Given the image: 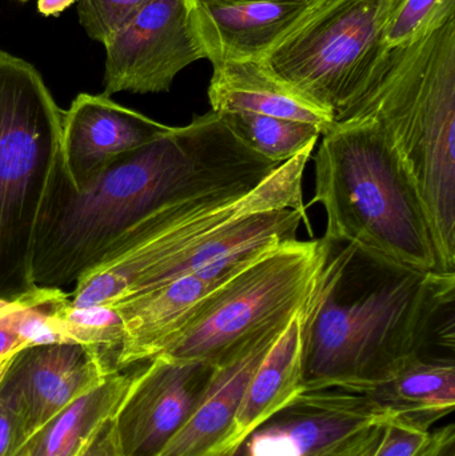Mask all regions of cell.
Masks as SVG:
<instances>
[{
  "label": "cell",
  "instance_id": "6da1fadb",
  "mask_svg": "<svg viewBox=\"0 0 455 456\" xmlns=\"http://www.w3.org/2000/svg\"><path fill=\"white\" fill-rule=\"evenodd\" d=\"M280 166L248 149L213 111L171 127L79 191L61 160L37 224L34 283L59 289L77 283L118 236L154 211L215 192L251 191Z\"/></svg>",
  "mask_w": 455,
  "mask_h": 456
},
{
  "label": "cell",
  "instance_id": "7a4b0ae2",
  "mask_svg": "<svg viewBox=\"0 0 455 456\" xmlns=\"http://www.w3.org/2000/svg\"><path fill=\"white\" fill-rule=\"evenodd\" d=\"M323 239V238H322ZM325 256L302 308L305 390L365 393L429 355L455 297V273L421 271L360 244L325 240Z\"/></svg>",
  "mask_w": 455,
  "mask_h": 456
},
{
  "label": "cell",
  "instance_id": "3957f363",
  "mask_svg": "<svg viewBox=\"0 0 455 456\" xmlns=\"http://www.w3.org/2000/svg\"><path fill=\"white\" fill-rule=\"evenodd\" d=\"M336 120L378 126L418 192L441 273H455V18L385 48Z\"/></svg>",
  "mask_w": 455,
  "mask_h": 456
},
{
  "label": "cell",
  "instance_id": "277c9868",
  "mask_svg": "<svg viewBox=\"0 0 455 456\" xmlns=\"http://www.w3.org/2000/svg\"><path fill=\"white\" fill-rule=\"evenodd\" d=\"M321 138L309 206H323V239L360 244L416 270L440 271L418 192L378 126L336 120Z\"/></svg>",
  "mask_w": 455,
  "mask_h": 456
},
{
  "label": "cell",
  "instance_id": "5b68a950",
  "mask_svg": "<svg viewBox=\"0 0 455 456\" xmlns=\"http://www.w3.org/2000/svg\"><path fill=\"white\" fill-rule=\"evenodd\" d=\"M63 110L40 72L0 48V300L37 289L32 276L43 203L61 163Z\"/></svg>",
  "mask_w": 455,
  "mask_h": 456
},
{
  "label": "cell",
  "instance_id": "8992f818",
  "mask_svg": "<svg viewBox=\"0 0 455 456\" xmlns=\"http://www.w3.org/2000/svg\"><path fill=\"white\" fill-rule=\"evenodd\" d=\"M314 147L282 163L256 189L230 190L165 206L118 236L101 262L77 279L74 307L112 305L133 297L208 231L238 216L270 208L306 211L305 168Z\"/></svg>",
  "mask_w": 455,
  "mask_h": 456
},
{
  "label": "cell",
  "instance_id": "52a82bcc",
  "mask_svg": "<svg viewBox=\"0 0 455 456\" xmlns=\"http://www.w3.org/2000/svg\"><path fill=\"white\" fill-rule=\"evenodd\" d=\"M323 256V239H296L270 249L214 289L159 355L221 363L256 332L305 305Z\"/></svg>",
  "mask_w": 455,
  "mask_h": 456
},
{
  "label": "cell",
  "instance_id": "ba28073f",
  "mask_svg": "<svg viewBox=\"0 0 455 456\" xmlns=\"http://www.w3.org/2000/svg\"><path fill=\"white\" fill-rule=\"evenodd\" d=\"M389 26L382 0H334L264 59L336 117L387 48Z\"/></svg>",
  "mask_w": 455,
  "mask_h": 456
},
{
  "label": "cell",
  "instance_id": "9c48e42d",
  "mask_svg": "<svg viewBox=\"0 0 455 456\" xmlns=\"http://www.w3.org/2000/svg\"><path fill=\"white\" fill-rule=\"evenodd\" d=\"M389 418L363 394L305 390L254 430L232 456H370Z\"/></svg>",
  "mask_w": 455,
  "mask_h": 456
},
{
  "label": "cell",
  "instance_id": "30bf717a",
  "mask_svg": "<svg viewBox=\"0 0 455 456\" xmlns=\"http://www.w3.org/2000/svg\"><path fill=\"white\" fill-rule=\"evenodd\" d=\"M103 94L168 93L179 72L203 58L184 0H150L104 43Z\"/></svg>",
  "mask_w": 455,
  "mask_h": 456
},
{
  "label": "cell",
  "instance_id": "8fae6325",
  "mask_svg": "<svg viewBox=\"0 0 455 456\" xmlns=\"http://www.w3.org/2000/svg\"><path fill=\"white\" fill-rule=\"evenodd\" d=\"M114 371L107 356L90 346H24L0 372V403L18 418L27 442L51 418Z\"/></svg>",
  "mask_w": 455,
  "mask_h": 456
},
{
  "label": "cell",
  "instance_id": "7c38bea8",
  "mask_svg": "<svg viewBox=\"0 0 455 456\" xmlns=\"http://www.w3.org/2000/svg\"><path fill=\"white\" fill-rule=\"evenodd\" d=\"M215 374L198 361L155 356L141 364L114 415L126 456H158L191 417Z\"/></svg>",
  "mask_w": 455,
  "mask_h": 456
},
{
  "label": "cell",
  "instance_id": "4fadbf2b",
  "mask_svg": "<svg viewBox=\"0 0 455 456\" xmlns=\"http://www.w3.org/2000/svg\"><path fill=\"white\" fill-rule=\"evenodd\" d=\"M192 37L213 66L269 55L334 0H184Z\"/></svg>",
  "mask_w": 455,
  "mask_h": 456
},
{
  "label": "cell",
  "instance_id": "5bb4252c",
  "mask_svg": "<svg viewBox=\"0 0 455 456\" xmlns=\"http://www.w3.org/2000/svg\"><path fill=\"white\" fill-rule=\"evenodd\" d=\"M170 128L104 94H79L64 111L61 123L64 175L79 191L118 160L157 141Z\"/></svg>",
  "mask_w": 455,
  "mask_h": 456
},
{
  "label": "cell",
  "instance_id": "9a60e30c",
  "mask_svg": "<svg viewBox=\"0 0 455 456\" xmlns=\"http://www.w3.org/2000/svg\"><path fill=\"white\" fill-rule=\"evenodd\" d=\"M294 314L264 327L216 364L202 401L158 456L226 454L248 380Z\"/></svg>",
  "mask_w": 455,
  "mask_h": 456
},
{
  "label": "cell",
  "instance_id": "2e32d148",
  "mask_svg": "<svg viewBox=\"0 0 455 456\" xmlns=\"http://www.w3.org/2000/svg\"><path fill=\"white\" fill-rule=\"evenodd\" d=\"M223 283L197 271L110 305L123 323L115 370L122 371L159 355L195 308Z\"/></svg>",
  "mask_w": 455,
  "mask_h": 456
},
{
  "label": "cell",
  "instance_id": "e0dca14e",
  "mask_svg": "<svg viewBox=\"0 0 455 456\" xmlns=\"http://www.w3.org/2000/svg\"><path fill=\"white\" fill-rule=\"evenodd\" d=\"M211 111L253 112L310 123L328 133L334 115L280 77L264 58L213 66L208 86Z\"/></svg>",
  "mask_w": 455,
  "mask_h": 456
},
{
  "label": "cell",
  "instance_id": "ac0fdd59",
  "mask_svg": "<svg viewBox=\"0 0 455 456\" xmlns=\"http://www.w3.org/2000/svg\"><path fill=\"white\" fill-rule=\"evenodd\" d=\"M302 308L294 314L248 380L224 456L234 455L254 430L304 391Z\"/></svg>",
  "mask_w": 455,
  "mask_h": 456
},
{
  "label": "cell",
  "instance_id": "d6986e66",
  "mask_svg": "<svg viewBox=\"0 0 455 456\" xmlns=\"http://www.w3.org/2000/svg\"><path fill=\"white\" fill-rule=\"evenodd\" d=\"M390 417L430 430L455 407L453 359L424 356L362 393Z\"/></svg>",
  "mask_w": 455,
  "mask_h": 456
},
{
  "label": "cell",
  "instance_id": "ffe728a7",
  "mask_svg": "<svg viewBox=\"0 0 455 456\" xmlns=\"http://www.w3.org/2000/svg\"><path fill=\"white\" fill-rule=\"evenodd\" d=\"M136 371H114L51 418L15 456H77L106 420L117 414Z\"/></svg>",
  "mask_w": 455,
  "mask_h": 456
},
{
  "label": "cell",
  "instance_id": "44dd1931",
  "mask_svg": "<svg viewBox=\"0 0 455 456\" xmlns=\"http://www.w3.org/2000/svg\"><path fill=\"white\" fill-rule=\"evenodd\" d=\"M224 125L243 144L272 162L282 165L317 146L322 131L298 120L266 117L253 112H221Z\"/></svg>",
  "mask_w": 455,
  "mask_h": 456
},
{
  "label": "cell",
  "instance_id": "7402d4cb",
  "mask_svg": "<svg viewBox=\"0 0 455 456\" xmlns=\"http://www.w3.org/2000/svg\"><path fill=\"white\" fill-rule=\"evenodd\" d=\"M58 323L67 343L90 346L104 355L110 351L117 358L122 343L123 323L114 308L109 305L74 307L69 299L58 313Z\"/></svg>",
  "mask_w": 455,
  "mask_h": 456
},
{
  "label": "cell",
  "instance_id": "603a6c76",
  "mask_svg": "<svg viewBox=\"0 0 455 456\" xmlns=\"http://www.w3.org/2000/svg\"><path fill=\"white\" fill-rule=\"evenodd\" d=\"M453 18L455 0H406L385 32V47L409 45Z\"/></svg>",
  "mask_w": 455,
  "mask_h": 456
},
{
  "label": "cell",
  "instance_id": "cb8c5ba5",
  "mask_svg": "<svg viewBox=\"0 0 455 456\" xmlns=\"http://www.w3.org/2000/svg\"><path fill=\"white\" fill-rule=\"evenodd\" d=\"M150 0H79L77 18L85 34L104 45L122 29Z\"/></svg>",
  "mask_w": 455,
  "mask_h": 456
},
{
  "label": "cell",
  "instance_id": "d4e9b609",
  "mask_svg": "<svg viewBox=\"0 0 455 456\" xmlns=\"http://www.w3.org/2000/svg\"><path fill=\"white\" fill-rule=\"evenodd\" d=\"M432 431L400 418L385 422L381 439L370 456H422Z\"/></svg>",
  "mask_w": 455,
  "mask_h": 456
},
{
  "label": "cell",
  "instance_id": "484cf974",
  "mask_svg": "<svg viewBox=\"0 0 455 456\" xmlns=\"http://www.w3.org/2000/svg\"><path fill=\"white\" fill-rule=\"evenodd\" d=\"M10 358L11 355L0 361V372ZM24 444L26 436L18 418L4 404L0 403V456H15Z\"/></svg>",
  "mask_w": 455,
  "mask_h": 456
},
{
  "label": "cell",
  "instance_id": "4316f807",
  "mask_svg": "<svg viewBox=\"0 0 455 456\" xmlns=\"http://www.w3.org/2000/svg\"><path fill=\"white\" fill-rule=\"evenodd\" d=\"M77 456H126L118 436L114 417L98 428Z\"/></svg>",
  "mask_w": 455,
  "mask_h": 456
},
{
  "label": "cell",
  "instance_id": "83f0119b",
  "mask_svg": "<svg viewBox=\"0 0 455 456\" xmlns=\"http://www.w3.org/2000/svg\"><path fill=\"white\" fill-rule=\"evenodd\" d=\"M422 456H455V426L448 425L432 431Z\"/></svg>",
  "mask_w": 455,
  "mask_h": 456
},
{
  "label": "cell",
  "instance_id": "f1b7e54d",
  "mask_svg": "<svg viewBox=\"0 0 455 456\" xmlns=\"http://www.w3.org/2000/svg\"><path fill=\"white\" fill-rule=\"evenodd\" d=\"M24 346H28L20 339L16 332H13L7 324L0 321V361L12 355Z\"/></svg>",
  "mask_w": 455,
  "mask_h": 456
},
{
  "label": "cell",
  "instance_id": "f546056e",
  "mask_svg": "<svg viewBox=\"0 0 455 456\" xmlns=\"http://www.w3.org/2000/svg\"><path fill=\"white\" fill-rule=\"evenodd\" d=\"M79 0H37V10L45 16H58Z\"/></svg>",
  "mask_w": 455,
  "mask_h": 456
},
{
  "label": "cell",
  "instance_id": "4dcf8cb0",
  "mask_svg": "<svg viewBox=\"0 0 455 456\" xmlns=\"http://www.w3.org/2000/svg\"><path fill=\"white\" fill-rule=\"evenodd\" d=\"M19 2H28V0H19Z\"/></svg>",
  "mask_w": 455,
  "mask_h": 456
}]
</instances>
